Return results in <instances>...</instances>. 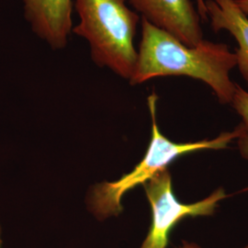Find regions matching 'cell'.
<instances>
[{
	"mask_svg": "<svg viewBox=\"0 0 248 248\" xmlns=\"http://www.w3.org/2000/svg\"><path fill=\"white\" fill-rule=\"evenodd\" d=\"M198 5V11L201 16V18H204L207 20V14H206V6L204 0H197Z\"/></svg>",
	"mask_w": 248,
	"mask_h": 248,
	"instance_id": "obj_9",
	"label": "cell"
},
{
	"mask_svg": "<svg viewBox=\"0 0 248 248\" xmlns=\"http://www.w3.org/2000/svg\"><path fill=\"white\" fill-rule=\"evenodd\" d=\"M207 19L215 32L226 31L234 38L238 48L236 66L248 84V17L235 0H206Z\"/></svg>",
	"mask_w": 248,
	"mask_h": 248,
	"instance_id": "obj_7",
	"label": "cell"
},
{
	"mask_svg": "<svg viewBox=\"0 0 248 248\" xmlns=\"http://www.w3.org/2000/svg\"><path fill=\"white\" fill-rule=\"evenodd\" d=\"M157 96L152 93L147 104L152 118V137L147 152L142 161L132 172L113 182H104L93 188L89 204L92 213L100 220L116 216L123 212L122 200L124 194L133 187L143 185L156 174L168 169L175 160L190 153L202 150H221L228 147L239 136L236 128L233 132L222 133L213 140L177 143L165 137L156 123Z\"/></svg>",
	"mask_w": 248,
	"mask_h": 248,
	"instance_id": "obj_3",
	"label": "cell"
},
{
	"mask_svg": "<svg viewBox=\"0 0 248 248\" xmlns=\"http://www.w3.org/2000/svg\"><path fill=\"white\" fill-rule=\"evenodd\" d=\"M32 31L53 50H62L73 31L74 0H23Z\"/></svg>",
	"mask_w": 248,
	"mask_h": 248,
	"instance_id": "obj_6",
	"label": "cell"
},
{
	"mask_svg": "<svg viewBox=\"0 0 248 248\" xmlns=\"http://www.w3.org/2000/svg\"><path fill=\"white\" fill-rule=\"evenodd\" d=\"M128 4L129 0H74L79 24L72 32L89 43L98 66L130 80L137 60L134 38L140 15Z\"/></svg>",
	"mask_w": 248,
	"mask_h": 248,
	"instance_id": "obj_2",
	"label": "cell"
},
{
	"mask_svg": "<svg viewBox=\"0 0 248 248\" xmlns=\"http://www.w3.org/2000/svg\"><path fill=\"white\" fill-rule=\"evenodd\" d=\"M179 248H202L198 244L195 243H188V242H183V245ZM243 248H248V244Z\"/></svg>",
	"mask_w": 248,
	"mask_h": 248,
	"instance_id": "obj_11",
	"label": "cell"
},
{
	"mask_svg": "<svg viewBox=\"0 0 248 248\" xmlns=\"http://www.w3.org/2000/svg\"><path fill=\"white\" fill-rule=\"evenodd\" d=\"M231 105L242 118V123L236 127L239 131L236 140L242 156L248 159V92L237 84Z\"/></svg>",
	"mask_w": 248,
	"mask_h": 248,
	"instance_id": "obj_8",
	"label": "cell"
},
{
	"mask_svg": "<svg viewBox=\"0 0 248 248\" xmlns=\"http://www.w3.org/2000/svg\"><path fill=\"white\" fill-rule=\"evenodd\" d=\"M236 5L247 16H248V0H235Z\"/></svg>",
	"mask_w": 248,
	"mask_h": 248,
	"instance_id": "obj_10",
	"label": "cell"
},
{
	"mask_svg": "<svg viewBox=\"0 0 248 248\" xmlns=\"http://www.w3.org/2000/svg\"><path fill=\"white\" fill-rule=\"evenodd\" d=\"M141 29L132 85L161 77H188L207 84L222 104H231L236 84L230 72L236 66V55L228 45L203 39L188 46L143 18Z\"/></svg>",
	"mask_w": 248,
	"mask_h": 248,
	"instance_id": "obj_1",
	"label": "cell"
},
{
	"mask_svg": "<svg viewBox=\"0 0 248 248\" xmlns=\"http://www.w3.org/2000/svg\"><path fill=\"white\" fill-rule=\"evenodd\" d=\"M143 186L152 209V222L140 248H168L170 232L178 222L186 217L213 215L218 203L228 197L220 187L198 202L182 203L173 191L168 169L152 177Z\"/></svg>",
	"mask_w": 248,
	"mask_h": 248,
	"instance_id": "obj_4",
	"label": "cell"
},
{
	"mask_svg": "<svg viewBox=\"0 0 248 248\" xmlns=\"http://www.w3.org/2000/svg\"><path fill=\"white\" fill-rule=\"evenodd\" d=\"M136 12L154 26L188 46L203 40L202 18L190 0H129Z\"/></svg>",
	"mask_w": 248,
	"mask_h": 248,
	"instance_id": "obj_5",
	"label": "cell"
}]
</instances>
